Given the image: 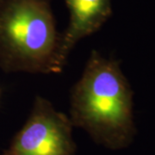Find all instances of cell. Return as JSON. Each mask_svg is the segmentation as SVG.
Here are the masks:
<instances>
[{"instance_id":"obj_1","label":"cell","mask_w":155,"mask_h":155,"mask_svg":"<svg viewBox=\"0 0 155 155\" xmlns=\"http://www.w3.org/2000/svg\"><path fill=\"white\" fill-rule=\"evenodd\" d=\"M70 120L97 145L121 150L136 134L133 91L119 62L93 50L70 97Z\"/></svg>"},{"instance_id":"obj_4","label":"cell","mask_w":155,"mask_h":155,"mask_svg":"<svg viewBox=\"0 0 155 155\" xmlns=\"http://www.w3.org/2000/svg\"><path fill=\"white\" fill-rule=\"evenodd\" d=\"M69 10V23L61 34V53L67 58L75 45L98 31L110 17L111 0H65Z\"/></svg>"},{"instance_id":"obj_3","label":"cell","mask_w":155,"mask_h":155,"mask_svg":"<svg viewBox=\"0 0 155 155\" xmlns=\"http://www.w3.org/2000/svg\"><path fill=\"white\" fill-rule=\"evenodd\" d=\"M72 127L69 116L36 96L28 120L2 155H75Z\"/></svg>"},{"instance_id":"obj_2","label":"cell","mask_w":155,"mask_h":155,"mask_svg":"<svg viewBox=\"0 0 155 155\" xmlns=\"http://www.w3.org/2000/svg\"><path fill=\"white\" fill-rule=\"evenodd\" d=\"M67 62L51 0H0V67L4 72L60 73Z\"/></svg>"}]
</instances>
